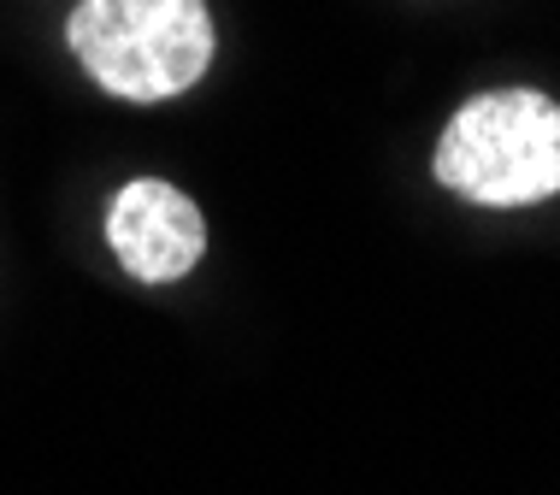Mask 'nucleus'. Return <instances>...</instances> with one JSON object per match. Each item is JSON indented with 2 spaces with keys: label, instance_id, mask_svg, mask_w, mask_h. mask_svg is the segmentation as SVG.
<instances>
[{
  "label": "nucleus",
  "instance_id": "obj_2",
  "mask_svg": "<svg viewBox=\"0 0 560 495\" xmlns=\"http://www.w3.org/2000/svg\"><path fill=\"white\" fill-rule=\"evenodd\" d=\"M436 184L478 207H537L560 195V101L537 89L472 95L436 142Z\"/></svg>",
  "mask_w": 560,
  "mask_h": 495
},
{
  "label": "nucleus",
  "instance_id": "obj_3",
  "mask_svg": "<svg viewBox=\"0 0 560 495\" xmlns=\"http://www.w3.org/2000/svg\"><path fill=\"white\" fill-rule=\"evenodd\" d=\"M107 243L130 278L172 283L184 278L207 248L201 207L172 184H130L107 213Z\"/></svg>",
  "mask_w": 560,
  "mask_h": 495
},
{
  "label": "nucleus",
  "instance_id": "obj_1",
  "mask_svg": "<svg viewBox=\"0 0 560 495\" xmlns=\"http://www.w3.org/2000/svg\"><path fill=\"white\" fill-rule=\"evenodd\" d=\"M66 42L107 95L172 101L213 59V12L207 0H78Z\"/></svg>",
  "mask_w": 560,
  "mask_h": 495
}]
</instances>
